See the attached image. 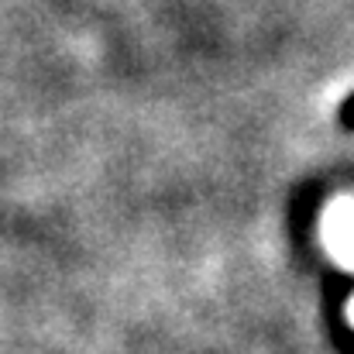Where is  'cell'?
Returning a JSON list of instances; mask_svg holds the SVG:
<instances>
[{"label":"cell","mask_w":354,"mask_h":354,"mask_svg":"<svg viewBox=\"0 0 354 354\" xmlns=\"http://www.w3.org/2000/svg\"><path fill=\"white\" fill-rule=\"evenodd\" d=\"M330 241H334L337 254L354 251V217L351 221H334V227H330Z\"/></svg>","instance_id":"obj_1"}]
</instances>
